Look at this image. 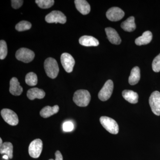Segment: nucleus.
<instances>
[{"mask_svg": "<svg viewBox=\"0 0 160 160\" xmlns=\"http://www.w3.org/2000/svg\"><path fill=\"white\" fill-rule=\"evenodd\" d=\"M0 153L7 155L9 158H13V146L12 144L9 142L3 143L2 145L0 147Z\"/></svg>", "mask_w": 160, "mask_h": 160, "instance_id": "22", "label": "nucleus"}, {"mask_svg": "<svg viewBox=\"0 0 160 160\" xmlns=\"http://www.w3.org/2000/svg\"><path fill=\"white\" fill-rule=\"evenodd\" d=\"M91 100V95L89 92L84 89H80L74 92L73 101L80 107H86L89 105Z\"/></svg>", "mask_w": 160, "mask_h": 160, "instance_id": "1", "label": "nucleus"}, {"mask_svg": "<svg viewBox=\"0 0 160 160\" xmlns=\"http://www.w3.org/2000/svg\"><path fill=\"white\" fill-rule=\"evenodd\" d=\"M141 77L140 69L138 66L134 67L132 69L129 78V82L130 85H136L138 82Z\"/></svg>", "mask_w": 160, "mask_h": 160, "instance_id": "20", "label": "nucleus"}, {"mask_svg": "<svg viewBox=\"0 0 160 160\" xmlns=\"http://www.w3.org/2000/svg\"><path fill=\"white\" fill-rule=\"evenodd\" d=\"M9 92L14 96H19L22 92V87L20 86L17 78H12L10 80Z\"/></svg>", "mask_w": 160, "mask_h": 160, "instance_id": "13", "label": "nucleus"}, {"mask_svg": "<svg viewBox=\"0 0 160 160\" xmlns=\"http://www.w3.org/2000/svg\"><path fill=\"white\" fill-rule=\"evenodd\" d=\"M46 93L42 89L33 88L29 89L27 92V96L29 99L33 100L36 98L42 99L45 97Z\"/></svg>", "mask_w": 160, "mask_h": 160, "instance_id": "15", "label": "nucleus"}, {"mask_svg": "<svg viewBox=\"0 0 160 160\" xmlns=\"http://www.w3.org/2000/svg\"><path fill=\"white\" fill-rule=\"evenodd\" d=\"M22 0H12L11 1L12 6L14 9H18L20 8L23 4Z\"/></svg>", "mask_w": 160, "mask_h": 160, "instance_id": "29", "label": "nucleus"}, {"mask_svg": "<svg viewBox=\"0 0 160 160\" xmlns=\"http://www.w3.org/2000/svg\"><path fill=\"white\" fill-rule=\"evenodd\" d=\"M123 98L127 102L131 104H136L138 102V95L137 92L130 90H125L122 92Z\"/></svg>", "mask_w": 160, "mask_h": 160, "instance_id": "19", "label": "nucleus"}, {"mask_svg": "<svg viewBox=\"0 0 160 160\" xmlns=\"http://www.w3.org/2000/svg\"><path fill=\"white\" fill-rule=\"evenodd\" d=\"M121 27L123 30L127 32H132L136 29L135 19L132 16L128 18L127 20L124 21L121 24Z\"/></svg>", "mask_w": 160, "mask_h": 160, "instance_id": "21", "label": "nucleus"}, {"mask_svg": "<svg viewBox=\"0 0 160 160\" xmlns=\"http://www.w3.org/2000/svg\"><path fill=\"white\" fill-rule=\"evenodd\" d=\"M44 68L49 77L54 79L58 76L59 69L57 62L55 59L52 58L46 59L44 62Z\"/></svg>", "mask_w": 160, "mask_h": 160, "instance_id": "2", "label": "nucleus"}, {"mask_svg": "<svg viewBox=\"0 0 160 160\" xmlns=\"http://www.w3.org/2000/svg\"><path fill=\"white\" fill-rule=\"evenodd\" d=\"M149 104L152 111L154 114L160 116V92H153L149 98Z\"/></svg>", "mask_w": 160, "mask_h": 160, "instance_id": "9", "label": "nucleus"}, {"mask_svg": "<svg viewBox=\"0 0 160 160\" xmlns=\"http://www.w3.org/2000/svg\"><path fill=\"white\" fill-rule=\"evenodd\" d=\"M79 43L85 46H98V41L95 38L90 36H83L80 38Z\"/></svg>", "mask_w": 160, "mask_h": 160, "instance_id": "16", "label": "nucleus"}, {"mask_svg": "<svg viewBox=\"0 0 160 160\" xmlns=\"http://www.w3.org/2000/svg\"><path fill=\"white\" fill-rule=\"evenodd\" d=\"M3 159H6V160H8V159L9 158V157H8V155H4V156H3Z\"/></svg>", "mask_w": 160, "mask_h": 160, "instance_id": "31", "label": "nucleus"}, {"mask_svg": "<svg viewBox=\"0 0 160 160\" xmlns=\"http://www.w3.org/2000/svg\"><path fill=\"white\" fill-rule=\"evenodd\" d=\"M36 3L42 9H48L53 6L54 3L53 0H36Z\"/></svg>", "mask_w": 160, "mask_h": 160, "instance_id": "25", "label": "nucleus"}, {"mask_svg": "<svg viewBox=\"0 0 160 160\" xmlns=\"http://www.w3.org/2000/svg\"><path fill=\"white\" fill-rule=\"evenodd\" d=\"M106 15L107 18L110 21L117 22L124 17L125 12L118 7H113L107 11Z\"/></svg>", "mask_w": 160, "mask_h": 160, "instance_id": "11", "label": "nucleus"}, {"mask_svg": "<svg viewBox=\"0 0 160 160\" xmlns=\"http://www.w3.org/2000/svg\"><path fill=\"white\" fill-rule=\"evenodd\" d=\"M59 110V107L58 105L53 107L47 106L43 108L40 111V115L44 118H49L56 113H58Z\"/></svg>", "mask_w": 160, "mask_h": 160, "instance_id": "18", "label": "nucleus"}, {"mask_svg": "<svg viewBox=\"0 0 160 160\" xmlns=\"http://www.w3.org/2000/svg\"><path fill=\"white\" fill-rule=\"evenodd\" d=\"M100 122L103 127L111 134H118L119 126L117 122L111 118L103 116L100 118Z\"/></svg>", "mask_w": 160, "mask_h": 160, "instance_id": "3", "label": "nucleus"}, {"mask_svg": "<svg viewBox=\"0 0 160 160\" xmlns=\"http://www.w3.org/2000/svg\"><path fill=\"white\" fill-rule=\"evenodd\" d=\"M1 115L4 121L11 126H16L18 123V118L14 111L10 109H4L1 111Z\"/></svg>", "mask_w": 160, "mask_h": 160, "instance_id": "7", "label": "nucleus"}, {"mask_svg": "<svg viewBox=\"0 0 160 160\" xmlns=\"http://www.w3.org/2000/svg\"><path fill=\"white\" fill-rule=\"evenodd\" d=\"M113 89V82L111 80H108L99 92L98 96L99 99L103 102L109 99L112 94Z\"/></svg>", "mask_w": 160, "mask_h": 160, "instance_id": "5", "label": "nucleus"}, {"mask_svg": "<svg viewBox=\"0 0 160 160\" xmlns=\"http://www.w3.org/2000/svg\"><path fill=\"white\" fill-rule=\"evenodd\" d=\"M152 69L155 72H158L160 71V53L153 60Z\"/></svg>", "mask_w": 160, "mask_h": 160, "instance_id": "27", "label": "nucleus"}, {"mask_svg": "<svg viewBox=\"0 0 160 160\" xmlns=\"http://www.w3.org/2000/svg\"><path fill=\"white\" fill-rule=\"evenodd\" d=\"M74 129V125L70 121L65 122L63 124V129L65 132H71Z\"/></svg>", "mask_w": 160, "mask_h": 160, "instance_id": "28", "label": "nucleus"}, {"mask_svg": "<svg viewBox=\"0 0 160 160\" xmlns=\"http://www.w3.org/2000/svg\"><path fill=\"white\" fill-rule=\"evenodd\" d=\"M8 53L7 44L4 40L0 42V59L3 60L6 58Z\"/></svg>", "mask_w": 160, "mask_h": 160, "instance_id": "26", "label": "nucleus"}, {"mask_svg": "<svg viewBox=\"0 0 160 160\" xmlns=\"http://www.w3.org/2000/svg\"><path fill=\"white\" fill-rule=\"evenodd\" d=\"M152 33L151 32L147 31L143 33L142 36L138 38L135 41V44L138 46L147 45L150 43L152 40Z\"/></svg>", "mask_w": 160, "mask_h": 160, "instance_id": "17", "label": "nucleus"}, {"mask_svg": "<svg viewBox=\"0 0 160 160\" xmlns=\"http://www.w3.org/2000/svg\"><path fill=\"white\" fill-rule=\"evenodd\" d=\"M61 61L65 71L68 73L72 71L75 62L71 55L66 52L62 53L61 55Z\"/></svg>", "mask_w": 160, "mask_h": 160, "instance_id": "10", "label": "nucleus"}, {"mask_svg": "<svg viewBox=\"0 0 160 160\" xmlns=\"http://www.w3.org/2000/svg\"><path fill=\"white\" fill-rule=\"evenodd\" d=\"M43 148V143L40 139L33 140L30 143L29 147V153L32 158H37L39 157Z\"/></svg>", "mask_w": 160, "mask_h": 160, "instance_id": "6", "label": "nucleus"}, {"mask_svg": "<svg viewBox=\"0 0 160 160\" xmlns=\"http://www.w3.org/2000/svg\"><path fill=\"white\" fill-rule=\"evenodd\" d=\"M45 20L47 22L49 23L65 24L66 22V17L62 12L54 10L47 15L45 18Z\"/></svg>", "mask_w": 160, "mask_h": 160, "instance_id": "8", "label": "nucleus"}, {"mask_svg": "<svg viewBox=\"0 0 160 160\" xmlns=\"http://www.w3.org/2000/svg\"><path fill=\"white\" fill-rule=\"evenodd\" d=\"M31 23L28 21H22L18 23L15 26V29L18 31H24L31 29Z\"/></svg>", "mask_w": 160, "mask_h": 160, "instance_id": "24", "label": "nucleus"}, {"mask_svg": "<svg viewBox=\"0 0 160 160\" xmlns=\"http://www.w3.org/2000/svg\"><path fill=\"white\" fill-rule=\"evenodd\" d=\"M55 160H63L62 155L58 150L55 152Z\"/></svg>", "mask_w": 160, "mask_h": 160, "instance_id": "30", "label": "nucleus"}, {"mask_svg": "<svg viewBox=\"0 0 160 160\" xmlns=\"http://www.w3.org/2000/svg\"><path fill=\"white\" fill-rule=\"evenodd\" d=\"M25 81L26 84L29 86H36L38 83L37 76L34 72H29L26 75Z\"/></svg>", "mask_w": 160, "mask_h": 160, "instance_id": "23", "label": "nucleus"}, {"mask_svg": "<svg viewBox=\"0 0 160 160\" xmlns=\"http://www.w3.org/2000/svg\"><path fill=\"white\" fill-rule=\"evenodd\" d=\"M105 31L110 42L115 45H119L122 40L115 29L111 27H107L105 29Z\"/></svg>", "mask_w": 160, "mask_h": 160, "instance_id": "12", "label": "nucleus"}, {"mask_svg": "<svg viewBox=\"0 0 160 160\" xmlns=\"http://www.w3.org/2000/svg\"><path fill=\"white\" fill-rule=\"evenodd\" d=\"M74 3L77 9L82 14H88L90 12V6L87 1L85 0H75Z\"/></svg>", "mask_w": 160, "mask_h": 160, "instance_id": "14", "label": "nucleus"}, {"mask_svg": "<svg viewBox=\"0 0 160 160\" xmlns=\"http://www.w3.org/2000/svg\"><path fill=\"white\" fill-rule=\"evenodd\" d=\"M15 56L19 61L24 63H29L34 59L35 54L34 52L30 49L22 48L16 52Z\"/></svg>", "mask_w": 160, "mask_h": 160, "instance_id": "4", "label": "nucleus"}, {"mask_svg": "<svg viewBox=\"0 0 160 160\" xmlns=\"http://www.w3.org/2000/svg\"><path fill=\"white\" fill-rule=\"evenodd\" d=\"M49 160H53V159H49Z\"/></svg>", "mask_w": 160, "mask_h": 160, "instance_id": "33", "label": "nucleus"}, {"mask_svg": "<svg viewBox=\"0 0 160 160\" xmlns=\"http://www.w3.org/2000/svg\"><path fill=\"white\" fill-rule=\"evenodd\" d=\"M2 138H0V147L2 145Z\"/></svg>", "mask_w": 160, "mask_h": 160, "instance_id": "32", "label": "nucleus"}]
</instances>
